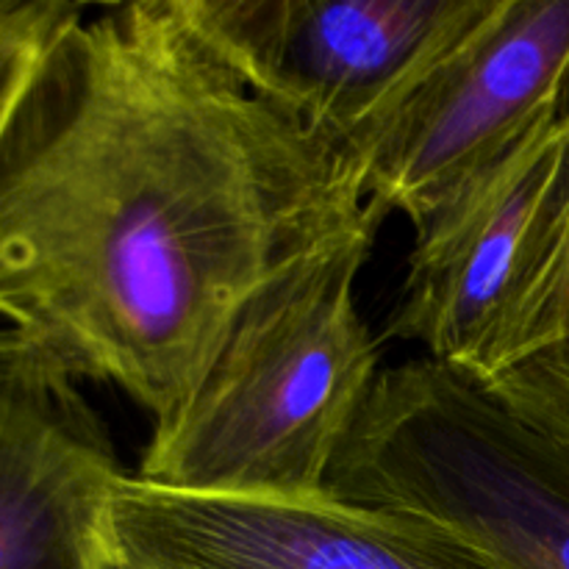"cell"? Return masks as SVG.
<instances>
[{"label":"cell","mask_w":569,"mask_h":569,"mask_svg":"<svg viewBox=\"0 0 569 569\" xmlns=\"http://www.w3.org/2000/svg\"><path fill=\"white\" fill-rule=\"evenodd\" d=\"M383 220L372 206L242 306L192 398L156 422L139 481L256 500L328 495L333 461L381 376L356 281Z\"/></svg>","instance_id":"7a4b0ae2"},{"label":"cell","mask_w":569,"mask_h":569,"mask_svg":"<svg viewBox=\"0 0 569 569\" xmlns=\"http://www.w3.org/2000/svg\"><path fill=\"white\" fill-rule=\"evenodd\" d=\"M569 206V106L450 194L420 228L387 333L478 378Z\"/></svg>","instance_id":"5b68a950"},{"label":"cell","mask_w":569,"mask_h":569,"mask_svg":"<svg viewBox=\"0 0 569 569\" xmlns=\"http://www.w3.org/2000/svg\"><path fill=\"white\" fill-rule=\"evenodd\" d=\"M567 106L569 0H495L370 156L367 200L420 228Z\"/></svg>","instance_id":"8992f818"},{"label":"cell","mask_w":569,"mask_h":569,"mask_svg":"<svg viewBox=\"0 0 569 569\" xmlns=\"http://www.w3.org/2000/svg\"><path fill=\"white\" fill-rule=\"evenodd\" d=\"M122 478L76 378L0 326V569H94Z\"/></svg>","instance_id":"ba28073f"},{"label":"cell","mask_w":569,"mask_h":569,"mask_svg":"<svg viewBox=\"0 0 569 569\" xmlns=\"http://www.w3.org/2000/svg\"><path fill=\"white\" fill-rule=\"evenodd\" d=\"M370 209L359 167L181 0L114 3L50 44L0 128V326L164 422L242 306Z\"/></svg>","instance_id":"6da1fadb"},{"label":"cell","mask_w":569,"mask_h":569,"mask_svg":"<svg viewBox=\"0 0 569 569\" xmlns=\"http://www.w3.org/2000/svg\"><path fill=\"white\" fill-rule=\"evenodd\" d=\"M83 14L70 0H0V128L50 44Z\"/></svg>","instance_id":"30bf717a"},{"label":"cell","mask_w":569,"mask_h":569,"mask_svg":"<svg viewBox=\"0 0 569 569\" xmlns=\"http://www.w3.org/2000/svg\"><path fill=\"white\" fill-rule=\"evenodd\" d=\"M109 531L137 569H503L428 522L331 492L226 498L126 476L111 498Z\"/></svg>","instance_id":"52a82bcc"},{"label":"cell","mask_w":569,"mask_h":569,"mask_svg":"<svg viewBox=\"0 0 569 569\" xmlns=\"http://www.w3.org/2000/svg\"><path fill=\"white\" fill-rule=\"evenodd\" d=\"M328 492L428 522L503 569H569V448L428 356L378 376Z\"/></svg>","instance_id":"3957f363"},{"label":"cell","mask_w":569,"mask_h":569,"mask_svg":"<svg viewBox=\"0 0 569 569\" xmlns=\"http://www.w3.org/2000/svg\"><path fill=\"white\" fill-rule=\"evenodd\" d=\"M206 42L365 176L495 0H181Z\"/></svg>","instance_id":"277c9868"},{"label":"cell","mask_w":569,"mask_h":569,"mask_svg":"<svg viewBox=\"0 0 569 569\" xmlns=\"http://www.w3.org/2000/svg\"><path fill=\"white\" fill-rule=\"evenodd\" d=\"M94 569H137V567H133L131 559H128V556L117 548L114 539H111V531H109V542H106V548L100 550Z\"/></svg>","instance_id":"8fae6325"},{"label":"cell","mask_w":569,"mask_h":569,"mask_svg":"<svg viewBox=\"0 0 569 569\" xmlns=\"http://www.w3.org/2000/svg\"><path fill=\"white\" fill-rule=\"evenodd\" d=\"M472 381L569 448V206L531 289Z\"/></svg>","instance_id":"9c48e42d"}]
</instances>
